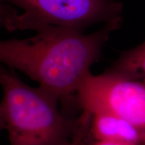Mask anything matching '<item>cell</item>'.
<instances>
[{
	"mask_svg": "<svg viewBox=\"0 0 145 145\" xmlns=\"http://www.w3.org/2000/svg\"><path fill=\"white\" fill-rule=\"evenodd\" d=\"M122 23V19L110 22L89 34L61 27L40 26L33 37L1 41L0 60L11 69L26 74L59 101L72 100L91 72V67L101 59L110 34Z\"/></svg>",
	"mask_w": 145,
	"mask_h": 145,
	"instance_id": "obj_1",
	"label": "cell"
},
{
	"mask_svg": "<svg viewBox=\"0 0 145 145\" xmlns=\"http://www.w3.org/2000/svg\"><path fill=\"white\" fill-rule=\"evenodd\" d=\"M0 126L10 145H79L83 125L60 112L59 100L42 88H32L13 69L1 67Z\"/></svg>",
	"mask_w": 145,
	"mask_h": 145,
	"instance_id": "obj_2",
	"label": "cell"
},
{
	"mask_svg": "<svg viewBox=\"0 0 145 145\" xmlns=\"http://www.w3.org/2000/svg\"><path fill=\"white\" fill-rule=\"evenodd\" d=\"M24 10L23 14L10 5H1L0 22L10 32L53 26L83 32L91 25L122 19L123 4L116 0H1Z\"/></svg>",
	"mask_w": 145,
	"mask_h": 145,
	"instance_id": "obj_3",
	"label": "cell"
},
{
	"mask_svg": "<svg viewBox=\"0 0 145 145\" xmlns=\"http://www.w3.org/2000/svg\"><path fill=\"white\" fill-rule=\"evenodd\" d=\"M72 101L82 110L79 118L88 124L91 115L104 112L125 120L145 139V84L105 72H89L78 88Z\"/></svg>",
	"mask_w": 145,
	"mask_h": 145,
	"instance_id": "obj_4",
	"label": "cell"
},
{
	"mask_svg": "<svg viewBox=\"0 0 145 145\" xmlns=\"http://www.w3.org/2000/svg\"><path fill=\"white\" fill-rule=\"evenodd\" d=\"M87 136L97 140L145 145V139L135 126L125 120L104 112L91 115Z\"/></svg>",
	"mask_w": 145,
	"mask_h": 145,
	"instance_id": "obj_5",
	"label": "cell"
},
{
	"mask_svg": "<svg viewBox=\"0 0 145 145\" xmlns=\"http://www.w3.org/2000/svg\"><path fill=\"white\" fill-rule=\"evenodd\" d=\"M105 72L145 84V41L122 52Z\"/></svg>",
	"mask_w": 145,
	"mask_h": 145,
	"instance_id": "obj_6",
	"label": "cell"
},
{
	"mask_svg": "<svg viewBox=\"0 0 145 145\" xmlns=\"http://www.w3.org/2000/svg\"><path fill=\"white\" fill-rule=\"evenodd\" d=\"M80 145H136L132 144H128V143H121V142H108V141H101L97 140L91 138L86 136L83 138Z\"/></svg>",
	"mask_w": 145,
	"mask_h": 145,
	"instance_id": "obj_7",
	"label": "cell"
}]
</instances>
